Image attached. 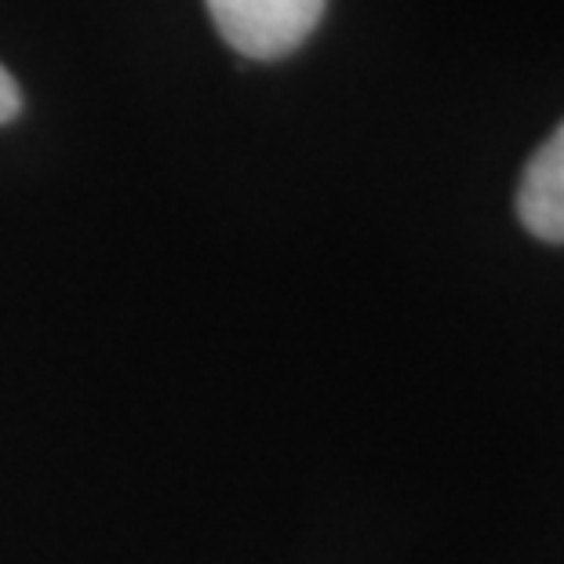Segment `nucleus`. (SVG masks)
I'll use <instances>...</instances> for the list:
<instances>
[{
    "label": "nucleus",
    "instance_id": "f257e3e1",
    "mask_svg": "<svg viewBox=\"0 0 564 564\" xmlns=\"http://www.w3.org/2000/svg\"><path fill=\"white\" fill-rule=\"evenodd\" d=\"M328 0H208L219 37L245 58L273 63L303 47Z\"/></svg>",
    "mask_w": 564,
    "mask_h": 564
},
{
    "label": "nucleus",
    "instance_id": "f03ea898",
    "mask_svg": "<svg viewBox=\"0 0 564 564\" xmlns=\"http://www.w3.org/2000/svg\"><path fill=\"white\" fill-rule=\"evenodd\" d=\"M518 219L539 241L564 245V121L524 164L518 186Z\"/></svg>",
    "mask_w": 564,
    "mask_h": 564
},
{
    "label": "nucleus",
    "instance_id": "7ed1b4c3",
    "mask_svg": "<svg viewBox=\"0 0 564 564\" xmlns=\"http://www.w3.org/2000/svg\"><path fill=\"white\" fill-rule=\"evenodd\" d=\"M19 110H22V91H19L15 77H11L4 66H0V124L15 121Z\"/></svg>",
    "mask_w": 564,
    "mask_h": 564
}]
</instances>
